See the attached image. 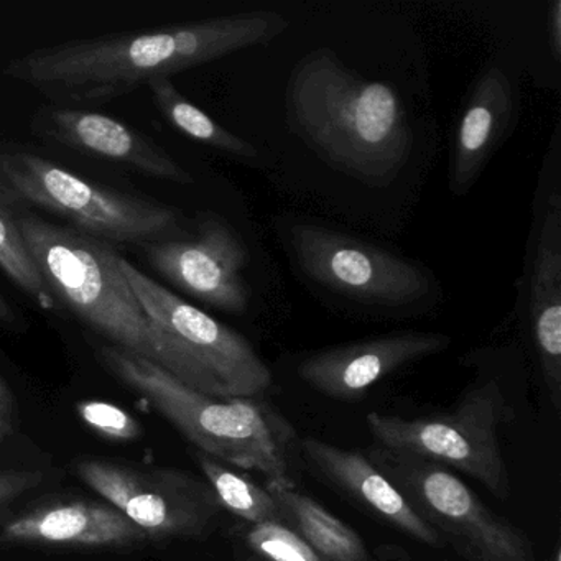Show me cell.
I'll return each mask as SVG.
<instances>
[{
  "label": "cell",
  "mask_w": 561,
  "mask_h": 561,
  "mask_svg": "<svg viewBox=\"0 0 561 561\" xmlns=\"http://www.w3.org/2000/svg\"><path fill=\"white\" fill-rule=\"evenodd\" d=\"M288 123L333 169L373 186L409 162L412 130L400 94L347 70L330 50L305 55L290 75Z\"/></svg>",
  "instance_id": "7a4b0ae2"
},
{
  "label": "cell",
  "mask_w": 561,
  "mask_h": 561,
  "mask_svg": "<svg viewBox=\"0 0 561 561\" xmlns=\"http://www.w3.org/2000/svg\"><path fill=\"white\" fill-rule=\"evenodd\" d=\"M0 321L8 324L18 323V313H15L14 308L9 305L8 298L2 294H0Z\"/></svg>",
  "instance_id": "4316f807"
},
{
  "label": "cell",
  "mask_w": 561,
  "mask_h": 561,
  "mask_svg": "<svg viewBox=\"0 0 561 561\" xmlns=\"http://www.w3.org/2000/svg\"><path fill=\"white\" fill-rule=\"evenodd\" d=\"M124 275L159 341L160 366L215 399H255L274 376L242 334L183 300L123 257Z\"/></svg>",
  "instance_id": "5b68a950"
},
{
  "label": "cell",
  "mask_w": 561,
  "mask_h": 561,
  "mask_svg": "<svg viewBox=\"0 0 561 561\" xmlns=\"http://www.w3.org/2000/svg\"><path fill=\"white\" fill-rule=\"evenodd\" d=\"M149 535L111 504L65 502L44 505L0 524L2 543L55 547H123Z\"/></svg>",
  "instance_id": "2e32d148"
},
{
  "label": "cell",
  "mask_w": 561,
  "mask_h": 561,
  "mask_svg": "<svg viewBox=\"0 0 561 561\" xmlns=\"http://www.w3.org/2000/svg\"><path fill=\"white\" fill-rule=\"evenodd\" d=\"M287 27V19L277 12H242L37 48L9 61L4 73L58 106L100 103L268 44Z\"/></svg>",
  "instance_id": "6da1fadb"
},
{
  "label": "cell",
  "mask_w": 561,
  "mask_h": 561,
  "mask_svg": "<svg viewBox=\"0 0 561 561\" xmlns=\"http://www.w3.org/2000/svg\"><path fill=\"white\" fill-rule=\"evenodd\" d=\"M304 458L324 479L346 492L357 504L373 512L413 540L439 547L442 537L430 527L403 497L397 485L363 453L337 448L330 443L307 436L300 439Z\"/></svg>",
  "instance_id": "5bb4252c"
},
{
  "label": "cell",
  "mask_w": 561,
  "mask_h": 561,
  "mask_svg": "<svg viewBox=\"0 0 561 561\" xmlns=\"http://www.w3.org/2000/svg\"><path fill=\"white\" fill-rule=\"evenodd\" d=\"M22 234L45 285L113 346L160 366L159 341L124 275L123 255L107 241L34 215Z\"/></svg>",
  "instance_id": "277c9868"
},
{
  "label": "cell",
  "mask_w": 561,
  "mask_h": 561,
  "mask_svg": "<svg viewBox=\"0 0 561 561\" xmlns=\"http://www.w3.org/2000/svg\"><path fill=\"white\" fill-rule=\"evenodd\" d=\"M369 459L442 540L453 543L469 561H534L528 538L489 511L445 466L380 446L370 451Z\"/></svg>",
  "instance_id": "ba28073f"
},
{
  "label": "cell",
  "mask_w": 561,
  "mask_h": 561,
  "mask_svg": "<svg viewBox=\"0 0 561 561\" xmlns=\"http://www.w3.org/2000/svg\"><path fill=\"white\" fill-rule=\"evenodd\" d=\"M44 479L45 474L42 471H28V469L0 471V505L21 497L25 492L41 485Z\"/></svg>",
  "instance_id": "cb8c5ba5"
},
{
  "label": "cell",
  "mask_w": 561,
  "mask_h": 561,
  "mask_svg": "<svg viewBox=\"0 0 561 561\" xmlns=\"http://www.w3.org/2000/svg\"><path fill=\"white\" fill-rule=\"evenodd\" d=\"M78 413L94 432L114 442H133L142 432V426L130 413L113 403L88 400L78 405Z\"/></svg>",
  "instance_id": "603a6c76"
},
{
  "label": "cell",
  "mask_w": 561,
  "mask_h": 561,
  "mask_svg": "<svg viewBox=\"0 0 561 561\" xmlns=\"http://www.w3.org/2000/svg\"><path fill=\"white\" fill-rule=\"evenodd\" d=\"M531 334L554 405L561 399V203L554 193L538 234L528 294Z\"/></svg>",
  "instance_id": "e0dca14e"
},
{
  "label": "cell",
  "mask_w": 561,
  "mask_h": 561,
  "mask_svg": "<svg viewBox=\"0 0 561 561\" xmlns=\"http://www.w3.org/2000/svg\"><path fill=\"white\" fill-rule=\"evenodd\" d=\"M449 344L451 340L439 333L387 334L311 354L301 360L297 373L317 392L353 402L383 377L442 353Z\"/></svg>",
  "instance_id": "7c38bea8"
},
{
  "label": "cell",
  "mask_w": 561,
  "mask_h": 561,
  "mask_svg": "<svg viewBox=\"0 0 561 561\" xmlns=\"http://www.w3.org/2000/svg\"><path fill=\"white\" fill-rule=\"evenodd\" d=\"M18 199L0 182V268L28 297L47 307L50 290L38 274L21 228V213L15 209Z\"/></svg>",
  "instance_id": "44dd1931"
},
{
  "label": "cell",
  "mask_w": 561,
  "mask_h": 561,
  "mask_svg": "<svg viewBox=\"0 0 561 561\" xmlns=\"http://www.w3.org/2000/svg\"><path fill=\"white\" fill-rule=\"evenodd\" d=\"M288 244L298 267L327 290L382 308L415 307L432 295V275L416 262L323 226L297 222Z\"/></svg>",
  "instance_id": "9c48e42d"
},
{
  "label": "cell",
  "mask_w": 561,
  "mask_h": 561,
  "mask_svg": "<svg viewBox=\"0 0 561 561\" xmlns=\"http://www.w3.org/2000/svg\"><path fill=\"white\" fill-rule=\"evenodd\" d=\"M196 458L206 482L215 492L222 508L248 522L249 525L284 522L280 507L267 489L254 484L251 479L239 474L218 459L209 458L203 453H198Z\"/></svg>",
  "instance_id": "ffe728a7"
},
{
  "label": "cell",
  "mask_w": 561,
  "mask_h": 561,
  "mask_svg": "<svg viewBox=\"0 0 561 561\" xmlns=\"http://www.w3.org/2000/svg\"><path fill=\"white\" fill-rule=\"evenodd\" d=\"M249 561H259L257 558H251Z\"/></svg>",
  "instance_id": "f1b7e54d"
},
{
  "label": "cell",
  "mask_w": 561,
  "mask_h": 561,
  "mask_svg": "<svg viewBox=\"0 0 561 561\" xmlns=\"http://www.w3.org/2000/svg\"><path fill=\"white\" fill-rule=\"evenodd\" d=\"M34 129L68 149L129 167L142 175L179 185L195 183L192 173L163 147L129 124L81 107L50 106L38 111Z\"/></svg>",
  "instance_id": "4fadbf2b"
},
{
  "label": "cell",
  "mask_w": 561,
  "mask_h": 561,
  "mask_svg": "<svg viewBox=\"0 0 561 561\" xmlns=\"http://www.w3.org/2000/svg\"><path fill=\"white\" fill-rule=\"evenodd\" d=\"M548 44L554 60H561V0H554L548 19Z\"/></svg>",
  "instance_id": "484cf974"
},
{
  "label": "cell",
  "mask_w": 561,
  "mask_h": 561,
  "mask_svg": "<svg viewBox=\"0 0 561 561\" xmlns=\"http://www.w3.org/2000/svg\"><path fill=\"white\" fill-rule=\"evenodd\" d=\"M515 91L501 67L485 68L462 110L453 139L449 188L461 196L478 182L515 121Z\"/></svg>",
  "instance_id": "9a60e30c"
},
{
  "label": "cell",
  "mask_w": 561,
  "mask_h": 561,
  "mask_svg": "<svg viewBox=\"0 0 561 561\" xmlns=\"http://www.w3.org/2000/svg\"><path fill=\"white\" fill-rule=\"evenodd\" d=\"M244 540L259 561H324L284 522L249 525Z\"/></svg>",
  "instance_id": "7402d4cb"
},
{
  "label": "cell",
  "mask_w": 561,
  "mask_h": 561,
  "mask_svg": "<svg viewBox=\"0 0 561 561\" xmlns=\"http://www.w3.org/2000/svg\"><path fill=\"white\" fill-rule=\"evenodd\" d=\"M553 561H561L560 550H554Z\"/></svg>",
  "instance_id": "83f0119b"
},
{
  "label": "cell",
  "mask_w": 561,
  "mask_h": 561,
  "mask_svg": "<svg viewBox=\"0 0 561 561\" xmlns=\"http://www.w3.org/2000/svg\"><path fill=\"white\" fill-rule=\"evenodd\" d=\"M511 409L497 383L471 390L458 409L445 415L405 420L369 412V432L380 448L405 453L465 472L499 499L511 495V481L501 449V430Z\"/></svg>",
  "instance_id": "52a82bcc"
},
{
  "label": "cell",
  "mask_w": 561,
  "mask_h": 561,
  "mask_svg": "<svg viewBox=\"0 0 561 561\" xmlns=\"http://www.w3.org/2000/svg\"><path fill=\"white\" fill-rule=\"evenodd\" d=\"M101 360L121 382L149 400L203 455L262 472L267 484L295 488L288 448L295 430L255 399H215L190 389L146 357L103 346Z\"/></svg>",
  "instance_id": "3957f363"
},
{
  "label": "cell",
  "mask_w": 561,
  "mask_h": 561,
  "mask_svg": "<svg viewBox=\"0 0 561 561\" xmlns=\"http://www.w3.org/2000/svg\"><path fill=\"white\" fill-rule=\"evenodd\" d=\"M149 90L157 110L183 136L238 159L252 160L259 156L257 149L251 142L225 129L205 111L186 100L172 80L152 81Z\"/></svg>",
  "instance_id": "d6986e66"
},
{
  "label": "cell",
  "mask_w": 561,
  "mask_h": 561,
  "mask_svg": "<svg viewBox=\"0 0 561 561\" xmlns=\"http://www.w3.org/2000/svg\"><path fill=\"white\" fill-rule=\"evenodd\" d=\"M77 474L149 537H198L222 511L208 482L182 471L93 459Z\"/></svg>",
  "instance_id": "30bf717a"
},
{
  "label": "cell",
  "mask_w": 561,
  "mask_h": 561,
  "mask_svg": "<svg viewBox=\"0 0 561 561\" xmlns=\"http://www.w3.org/2000/svg\"><path fill=\"white\" fill-rule=\"evenodd\" d=\"M0 182L18 202L67 218L103 241L149 245L182 238L175 208L98 185L35 153H2Z\"/></svg>",
  "instance_id": "8992f818"
},
{
  "label": "cell",
  "mask_w": 561,
  "mask_h": 561,
  "mask_svg": "<svg viewBox=\"0 0 561 561\" xmlns=\"http://www.w3.org/2000/svg\"><path fill=\"white\" fill-rule=\"evenodd\" d=\"M146 249L150 265L183 294L226 313L248 311L249 251L221 218L206 216L193 238L167 239Z\"/></svg>",
  "instance_id": "8fae6325"
},
{
  "label": "cell",
  "mask_w": 561,
  "mask_h": 561,
  "mask_svg": "<svg viewBox=\"0 0 561 561\" xmlns=\"http://www.w3.org/2000/svg\"><path fill=\"white\" fill-rule=\"evenodd\" d=\"M18 432V410L14 393L0 376V446L4 445Z\"/></svg>",
  "instance_id": "d4e9b609"
},
{
  "label": "cell",
  "mask_w": 561,
  "mask_h": 561,
  "mask_svg": "<svg viewBox=\"0 0 561 561\" xmlns=\"http://www.w3.org/2000/svg\"><path fill=\"white\" fill-rule=\"evenodd\" d=\"M284 522L324 561H369V551L356 530L313 499L287 485L267 484Z\"/></svg>",
  "instance_id": "ac0fdd59"
}]
</instances>
